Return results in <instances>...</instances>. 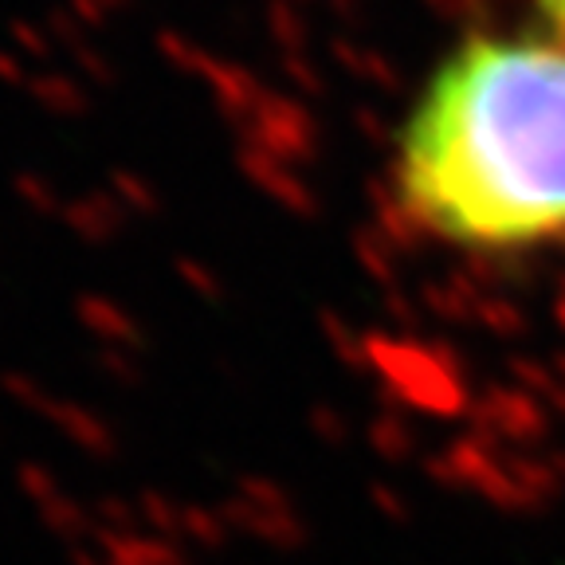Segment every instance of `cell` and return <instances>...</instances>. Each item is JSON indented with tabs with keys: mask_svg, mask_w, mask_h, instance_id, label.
<instances>
[{
	"mask_svg": "<svg viewBox=\"0 0 565 565\" xmlns=\"http://www.w3.org/2000/svg\"><path fill=\"white\" fill-rule=\"evenodd\" d=\"M388 185L416 232L459 252L565 239V35H463L416 90Z\"/></svg>",
	"mask_w": 565,
	"mask_h": 565,
	"instance_id": "6da1fadb",
	"label": "cell"
},
{
	"mask_svg": "<svg viewBox=\"0 0 565 565\" xmlns=\"http://www.w3.org/2000/svg\"><path fill=\"white\" fill-rule=\"evenodd\" d=\"M534 9H539V20L546 32L565 35V0H534Z\"/></svg>",
	"mask_w": 565,
	"mask_h": 565,
	"instance_id": "7a4b0ae2",
	"label": "cell"
}]
</instances>
